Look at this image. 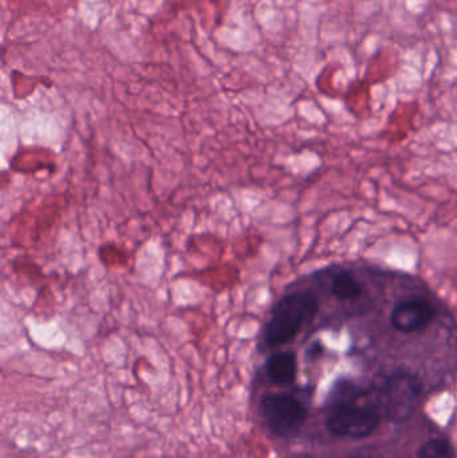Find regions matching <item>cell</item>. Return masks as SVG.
Wrapping results in <instances>:
<instances>
[{"label": "cell", "mask_w": 457, "mask_h": 458, "mask_svg": "<svg viewBox=\"0 0 457 458\" xmlns=\"http://www.w3.org/2000/svg\"><path fill=\"white\" fill-rule=\"evenodd\" d=\"M318 298L311 291L284 293L271 309L259 334L260 352H270L290 344L318 312Z\"/></svg>", "instance_id": "cell-1"}, {"label": "cell", "mask_w": 457, "mask_h": 458, "mask_svg": "<svg viewBox=\"0 0 457 458\" xmlns=\"http://www.w3.org/2000/svg\"><path fill=\"white\" fill-rule=\"evenodd\" d=\"M260 414L278 437L295 435L308 419V409L290 393H267L260 398Z\"/></svg>", "instance_id": "cell-2"}, {"label": "cell", "mask_w": 457, "mask_h": 458, "mask_svg": "<svg viewBox=\"0 0 457 458\" xmlns=\"http://www.w3.org/2000/svg\"><path fill=\"white\" fill-rule=\"evenodd\" d=\"M380 425V414L370 408L345 405L335 408L326 428L335 437L362 438L372 435Z\"/></svg>", "instance_id": "cell-3"}, {"label": "cell", "mask_w": 457, "mask_h": 458, "mask_svg": "<svg viewBox=\"0 0 457 458\" xmlns=\"http://www.w3.org/2000/svg\"><path fill=\"white\" fill-rule=\"evenodd\" d=\"M436 310L424 298H410L392 310L391 325L400 333L412 334L424 330L435 319Z\"/></svg>", "instance_id": "cell-4"}, {"label": "cell", "mask_w": 457, "mask_h": 458, "mask_svg": "<svg viewBox=\"0 0 457 458\" xmlns=\"http://www.w3.org/2000/svg\"><path fill=\"white\" fill-rule=\"evenodd\" d=\"M384 394L385 397L381 398L388 403V411L402 416V414L410 413L412 411L416 395H418V387L413 384V379L410 377L402 374L396 378H392L385 385Z\"/></svg>", "instance_id": "cell-5"}, {"label": "cell", "mask_w": 457, "mask_h": 458, "mask_svg": "<svg viewBox=\"0 0 457 458\" xmlns=\"http://www.w3.org/2000/svg\"><path fill=\"white\" fill-rule=\"evenodd\" d=\"M265 374L271 384L276 386L292 385L297 378V355L292 352H276L267 358Z\"/></svg>", "instance_id": "cell-6"}, {"label": "cell", "mask_w": 457, "mask_h": 458, "mask_svg": "<svg viewBox=\"0 0 457 458\" xmlns=\"http://www.w3.org/2000/svg\"><path fill=\"white\" fill-rule=\"evenodd\" d=\"M332 293L341 301H354L361 296L362 287L353 275L340 272L333 279Z\"/></svg>", "instance_id": "cell-7"}, {"label": "cell", "mask_w": 457, "mask_h": 458, "mask_svg": "<svg viewBox=\"0 0 457 458\" xmlns=\"http://www.w3.org/2000/svg\"><path fill=\"white\" fill-rule=\"evenodd\" d=\"M418 458H453L451 446L444 440H429L421 446Z\"/></svg>", "instance_id": "cell-8"}]
</instances>
